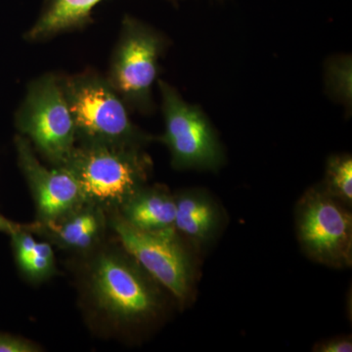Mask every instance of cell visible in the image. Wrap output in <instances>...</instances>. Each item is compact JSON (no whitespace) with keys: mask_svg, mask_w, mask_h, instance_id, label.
I'll list each match as a JSON object with an SVG mask.
<instances>
[{"mask_svg":"<svg viewBox=\"0 0 352 352\" xmlns=\"http://www.w3.org/2000/svg\"><path fill=\"white\" fill-rule=\"evenodd\" d=\"M62 88L82 144L141 148L150 139L132 122L126 102L107 78L94 73L61 78Z\"/></svg>","mask_w":352,"mask_h":352,"instance_id":"6da1fadb","label":"cell"},{"mask_svg":"<svg viewBox=\"0 0 352 352\" xmlns=\"http://www.w3.org/2000/svg\"><path fill=\"white\" fill-rule=\"evenodd\" d=\"M64 166L78 179L85 201L122 206L143 188L152 162L138 147L90 143L76 146Z\"/></svg>","mask_w":352,"mask_h":352,"instance_id":"7a4b0ae2","label":"cell"},{"mask_svg":"<svg viewBox=\"0 0 352 352\" xmlns=\"http://www.w3.org/2000/svg\"><path fill=\"white\" fill-rule=\"evenodd\" d=\"M16 126L51 164L67 163L76 148V132L61 78L46 74L31 82L16 113Z\"/></svg>","mask_w":352,"mask_h":352,"instance_id":"3957f363","label":"cell"},{"mask_svg":"<svg viewBox=\"0 0 352 352\" xmlns=\"http://www.w3.org/2000/svg\"><path fill=\"white\" fill-rule=\"evenodd\" d=\"M164 44L163 36L149 25L129 16L122 21L107 80L127 107L144 113L154 109L153 85Z\"/></svg>","mask_w":352,"mask_h":352,"instance_id":"277c9868","label":"cell"},{"mask_svg":"<svg viewBox=\"0 0 352 352\" xmlns=\"http://www.w3.org/2000/svg\"><path fill=\"white\" fill-rule=\"evenodd\" d=\"M157 85L164 120V132L160 139L170 150L173 168L217 170L223 164V150L205 113L183 100L170 83L159 80Z\"/></svg>","mask_w":352,"mask_h":352,"instance_id":"5b68a950","label":"cell"},{"mask_svg":"<svg viewBox=\"0 0 352 352\" xmlns=\"http://www.w3.org/2000/svg\"><path fill=\"white\" fill-rule=\"evenodd\" d=\"M133 261L115 254H103L95 261L90 275L98 307L116 320L127 323L144 321L160 307L156 287Z\"/></svg>","mask_w":352,"mask_h":352,"instance_id":"8992f818","label":"cell"},{"mask_svg":"<svg viewBox=\"0 0 352 352\" xmlns=\"http://www.w3.org/2000/svg\"><path fill=\"white\" fill-rule=\"evenodd\" d=\"M113 223L124 250L140 267L179 302H186L194 286L193 264L177 239L175 229L141 230L122 217L115 219Z\"/></svg>","mask_w":352,"mask_h":352,"instance_id":"52a82bcc","label":"cell"},{"mask_svg":"<svg viewBox=\"0 0 352 352\" xmlns=\"http://www.w3.org/2000/svg\"><path fill=\"white\" fill-rule=\"evenodd\" d=\"M298 236L310 258L333 267L352 263V217L340 201L324 190H311L296 214Z\"/></svg>","mask_w":352,"mask_h":352,"instance_id":"ba28073f","label":"cell"},{"mask_svg":"<svg viewBox=\"0 0 352 352\" xmlns=\"http://www.w3.org/2000/svg\"><path fill=\"white\" fill-rule=\"evenodd\" d=\"M18 161L31 187L38 214L46 223H54L73 214L85 201L82 189L74 173L66 166L52 170L43 166L31 142L24 135L15 138Z\"/></svg>","mask_w":352,"mask_h":352,"instance_id":"9c48e42d","label":"cell"},{"mask_svg":"<svg viewBox=\"0 0 352 352\" xmlns=\"http://www.w3.org/2000/svg\"><path fill=\"white\" fill-rule=\"evenodd\" d=\"M127 223L144 231L175 229V197L163 187L141 188L122 206Z\"/></svg>","mask_w":352,"mask_h":352,"instance_id":"30bf717a","label":"cell"},{"mask_svg":"<svg viewBox=\"0 0 352 352\" xmlns=\"http://www.w3.org/2000/svg\"><path fill=\"white\" fill-rule=\"evenodd\" d=\"M103 0H47L41 15L25 34L29 41L52 38L87 25L94 7Z\"/></svg>","mask_w":352,"mask_h":352,"instance_id":"8fae6325","label":"cell"},{"mask_svg":"<svg viewBox=\"0 0 352 352\" xmlns=\"http://www.w3.org/2000/svg\"><path fill=\"white\" fill-rule=\"evenodd\" d=\"M10 236L16 261L27 276L41 280L52 274L55 267L54 252L48 243L34 239L30 229Z\"/></svg>","mask_w":352,"mask_h":352,"instance_id":"7c38bea8","label":"cell"},{"mask_svg":"<svg viewBox=\"0 0 352 352\" xmlns=\"http://www.w3.org/2000/svg\"><path fill=\"white\" fill-rule=\"evenodd\" d=\"M58 241L72 249H87L94 244L102 227L101 215L96 210H76L60 224L50 223Z\"/></svg>","mask_w":352,"mask_h":352,"instance_id":"4fadbf2b","label":"cell"},{"mask_svg":"<svg viewBox=\"0 0 352 352\" xmlns=\"http://www.w3.org/2000/svg\"><path fill=\"white\" fill-rule=\"evenodd\" d=\"M329 196L346 207L352 203V159L349 155L330 157L326 171V188Z\"/></svg>","mask_w":352,"mask_h":352,"instance_id":"5bb4252c","label":"cell"},{"mask_svg":"<svg viewBox=\"0 0 352 352\" xmlns=\"http://www.w3.org/2000/svg\"><path fill=\"white\" fill-rule=\"evenodd\" d=\"M39 351L36 344L29 340L0 333V352H36Z\"/></svg>","mask_w":352,"mask_h":352,"instance_id":"9a60e30c","label":"cell"},{"mask_svg":"<svg viewBox=\"0 0 352 352\" xmlns=\"http://www.w3.org/2000/svg\"><path fill=\"white\" fill-rule=\"evenodd\" d=\"M317 352H351L352 351V340L349 337L335 338L317 344L314 347Z\"/></svg>","mask_w":352,"mask_h":352,"instance_id":"2e32d148","label":"cell"},{"mask_svg":"<svg viewBox=\"0 0 352 352\" xmlns=\"http://www.w3.org/2000/svg\"><path fill=\"white\" fill-rule=\"evenodd\" d=\"M24 229H30V227L21 226L19 223L11 221V220L7 219L6 217L0 214V232L12 235V234L19 232V231L24 230Z\"/></svg>","mask_w":352,"mask_h":352,"instance_id":"e0dca14e","label":"cell"}]
</instances>
